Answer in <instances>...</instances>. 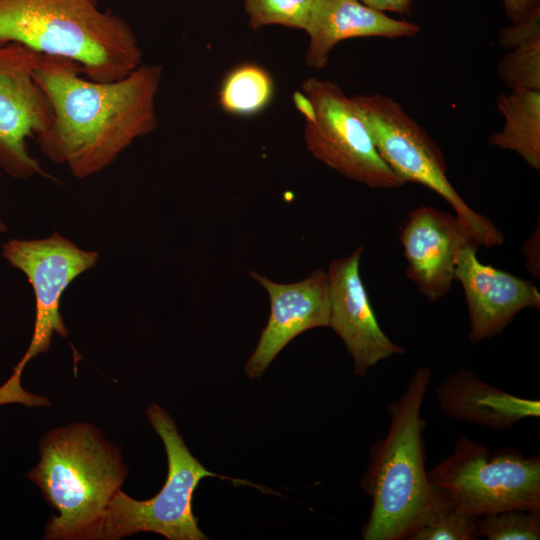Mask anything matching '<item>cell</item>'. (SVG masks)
Instances as JSON below:
<instances>
[{"mask_svg":"<svg viewBox=\"0 0 540 540\" xmlns=\"http://www.w3.org/2000/svg\"><path fill=\"white\" fill-rule=\"evenodd\" d=\"M510 49L497 67L502 81L510 90L540 91V31Z\"/></svg>","mask_w":540,"mask_h":540,"instance_id":"20","label":"cell"},{"mask_svg":"<svg viewBox=\"0 0 540 540\" xmlns=\"http://www.w3.org/2000/svg\"><path fill=\"white\" fill-rule=\"evenodd\" d=\"M440 410L458 421L495 431L512 428L540 416V401L522 398L494 387L468 369H458L436 388Z\"/></svg>","mask_w":540,"mask_h":540,"instance_id":"16","label":"cell"},{"mask_svg":"<svg viewBox=\"0 0 540 540\" xmlns=\"http://www.w3.org/2000/svg\"><path fill=\"white\" fill-rule=\"evenodd\" d=\"M274 92L270 73L256 63L245 62L224 76L218 91V103L230 115L248 117L265 110Z\"/></svg>","mask_w":540,"mask_h":540,"instance_id":"18","label":"cell"},{"mask_svg":"<svg viewBox=\"0 0 540 540\" xmlns=\"http://www.w3.org/2000/svg\"><path fill=\"white\" fill-rule=\"evenodd\" d=\"M40 461L27 474L58 512L45 539H93L103 513L120 489L126 468L119 451L87 423L55 429L40 443Z\"/></svg>","mask_w":540,"mask_h":540,"instance_id":"4","label":"cell"},{"mask_svg":"<svg viewBox=\"0 0 540 540\" xmlns=\"http://www.w3.org/2000/svg\"><path fill=\"white\" fill-rule=\"evenodd\" d=\"M305 31L309 37L305 63L322 70L328 65L332 50L343 40L413 37L420 26L391 18L360 0H313Z\"/></svg>","mask_w":540,"mask_h":540,"instance_id":"15","label":"cell"},{"mask_svg":"<svg viewBox=\"0 0 540 540\" xmlns=\"http://www.w3.org/2000/svg\"><path fill=\"white\" fill-rule=\"evenodd\" d=\"M503 8L512 23L525 20L533 11L540 8V0H502Z\"/></svg>","mask_w":540,"mask_h":540,"instance_id":"23","label":"cell"},{"mask_svg":"<svg viewBox=\"0 0 540 540\" xmlns=\"http://www.w3.org/2000/svg\"><path fill=\"white\" fill-rule=\"evenodd\" d=\"M367 6L382 12H394L401 15L412 13L414 0H360Z\"/></svg>","mask_w":540,"mask_h":540,"instance_id":"24","label":"cell"},{"mask_svg":"<svg viewBox=\"0 0 540 540\" xmlns=\"http://www.w3.org/2000/svg\"><path fill=\"white\" fill-rule=\"evenodd\" d=\"M302 91L298 108L306 119L305 144L316 159L369 188L406 184L382 159L353 98L338 84L310 77Z\"/></svg>","mask_w":540,"mask_h":540,"instance_id":"9","label":"cell"},{"mask_svg":"<svg viewBox=\"0 0 540 540\" xmlns=\"http://www.w3.org/2000/svg\"><path fill=\"white\" fill-rule=\"evenodd\" d=\"M313 0H245L249 25L258 29L267 25H281L305 30Z\"/></svg>","mask_w":540,"mask_h":540,"instance_id":"22","label":"cell"},{"mask_svg":"<svg viewBox=\"0 0 540 540\" xmlns=\"http://www.w3.org/2000/svg\"><path fill=\"white\" fill-rule=\"evenodd\" d=\"M6 225L0 220V233L6 232Z\"/></svg>","mask_w":540,"mask_h":540,"instance_id":"25","label":"cell"},{"mask_svg":"<svg viewBox=\"0 0 540 540\" xmlns=\"http://www.w3.org/2000/svg\"><path fill=\"white\" fill-rule=\"evenodd\" d=\"M250 275L267 291L270 299L268 322L245 365L247 376L256 379L292 339L309 329L328 327L329 280L322 269L289 284L276 283L253 270Z\"/></svg>","mask_w":540,"mask_h":540,"instance_id":"13","label":"cell"},{"mask_svg":"<svg viewBox=\"0 0 540 540\" xmlns=\"http://www.w3.org/2000/svg\"><path fill=\"white\" fill-rule=\"evenodd\" d=\"M77 63L97 82L121 79L142 64L136 33L97 0H0V44Z\"/></svg>","mask_w":540,"mask_h":540,"instance_id":"3","label":"cell"},{"mask_svg":"<svg viewBox=\"0 0 540 540\" xmlns=\"http://www.w3.org/2000/svg\"><path fill=\"white\" fill-rule=\"evenodd\" d=\"M477 520L438 487L433 507L408 540H475Z\"/></svg>","mask_w":540,"mask_h":540,"instance_id":"19","label":"cell"},{"mask_svg":"<svg viewBox=\"0 0 540 540\" xmlns=\"http://www.w3.org/2000/svg\"><path fill=\"white\" fill-rule=\"evenodd\" d=\"M352 98L378 153L405 183L421 184L445 199L480 246L498 247L504 242L494 223L459 195L447 177L441 148L396 100L379 93Z\"/></svg>","mask_w":540,"mask_h":540,"instance_id":"6","label":"cell"},{"mask_svg":"<svg viewBox=\"0 0 540 540\" xmlns=\"http://www.w3.org/2000/svg\"><path fill=\"white\" fill-rule=\"evenodd\" d=\"M162 73V66L142 63L121 79L97 82L72 60L40 54L33 76L52 112L49 127L35 139L41 152L76 178L101 172L157 129Z\"/></svg>","mask_w":540,"mask_h":540,"instance_id":"1","label":"cell"},{"mask_svg":"<svg viewBox=\"0 0 540 540\" xmlns=\"http://www.w3.org/2000/svg\"><path fill=\"white\" fill-rule=\"evenodd\" d=\"M3 256L27 276L35 295L36 315L26 353L11 377L0 386V405L21 403L31 408L38 403L39 396L22 388V371L33 357L49 349L54 334L69 335L60 314L62 294L77 276L96 264L99 254L83 250L54 232L44 239L9 240L3 245Z\"/></svg>","mask_w":540,"mask_h":540,"instance_id":"7","label":"cell"},{"mask_svg":"<svg viewBox=\"0 0 540 540\" xmlns=\"http://www.w3.org/2000/svg\"><path fill=\"white\" fill-rule=\"evenodd\" d=\"M496 105L503 116L501 130L488 137L491 146L516 152L534 170H540V91L510 90Z\"/></svg>","mask_w":540,"mask_h":540,"instance_id":"17","label":"cell"},{"mask_svg":"<svg viewBox=\"0 0 540 540\" xmlns=\"http://www.w3.org/2000/svg\"><path fill=\"white\" fill-rule=\"evenodd\" d=\"M39 53L17 43L0 44V168L17 179L46 176L28 148L52 119L48 98L33 76Z\"/></svg>","mask_w":540,"mask_h":540,"instance_id":"10","label":"cell"},{"mask_svg":"<svg viewBox=\"0 0 540 540\" xmlns=\"http://www.w3.org/2000/svg\"><path fill=\"white\" fill-rule=\"evenodd\" d=\"M147 418L164 443L168 476L164 486L148 500H136L120 489L109 501L93 539L116 540L138 532L158 533L169 540H205L193 514L192 498L199 482L216 474L189 451L174 420L157 404Z\"/></svg>","mask_w":540,"mask_h":540,"instance_id":"5","label":"cell"},{"mask_svg":"<svg viewBox=\"0 0 540 540\" xmlns=\"http://www.w3.org/2000/svg\"><path fill=\"white\" fill-rule=\"evenodd\" d=\"M399 240L407 264L406 276L430 303L449 292L460 251L469 244L479 245L457 215L427 205L409 213Z\"/></svg>","mask_w":540,"mask_h":540,"instance_id":"11","label":"cell"},{"mask_svg":"<svg viewBox=\"0 0 540 540\" xmlns=\"http://www.w3.org/2000/svg\"><path fill=\"white\" fill-rule=\"evenodd\" d=\"M431 379L429 366L418 367L387 407L389 430L372 444L361 478L362 490L372 500L364 540L409 539L434 505L438 487L425 467L426 422L421 417Z\"/></svg>","mask_w":540,"mask_h":540,"instance_id":"2","label":"cell"},{"mask_svg":"<svg viewBox=\"0 0 540 540\" xmlns=\"http://www.w3.org/2000/svg\"><path fill=\"white\" fill-rule=\"evenodd\" d=\"M478 244L464 247L457 258L455 280L462 285L468 306L471 343L498 335L526 308L540 307V292L526 279L477 257Z\"/></svg>","mask_w":540,"mask_h":540,"instance_id":"14","label":"cell"},{"mask_svg":"<svg viewBox=\"0 0 540 540\" xmlns=\"http://www.w3.org/2000/svg\"><path fill=\"white\" fill-rule=\"evenodd\" d=\"M479 537L487 540L540 539V509L511 508L478 517Z\"/></svg>","mask_w":540,"mask_h":540,"instance_id":"21","label":"cell"},{"mask_svg":"<svg viewBox=\"0 0 540 540\" xmlns=\"http://www.w3.org/2000/svg\"><path fill=\"white\" fill-rule=\"evenodd\" d=\"M363 246L350 255L333 260L327 272L330 315L328 327L340 337L353 359V371L365 376L367 371L404 349L381 329L360 275Z\"/></svg>","mask_w":540,"mask_h":540,"instance_id":"12","label":"cell"},{"mask_svg":"<svg viewBox=\"0 0 540 540\" xmlns=\"http://www.w3.org/2000/svg\"><path fill=\"white\" fill-rule=\"evenodd\" d=\"M430 480L480 517L511 508L540 509V457L515 448L495 453L459 436L451 455L427 470Z\"/></svg>","mask_w":540,"mask_h":540,"instance_id":"8","label":"cell"}]
</instances>
